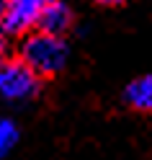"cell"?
Here are the masks:
<instances>
[{
  "label": "cell",
  "instance_id": "cell-4",
  "mask_svg": "<svg viewBox=\"0 0 152 160\" xmlns=\"http://www.w3.org/2000/svg\"><path fill=\"white\" fill-rule=\"evenodd\" d=\"M75 23H77V16H75L72 8H70L65 0H52V3L42 11V16H39L36 28H39V31L52 34V36L67 39L70 34H72Z\"/></svg>",
  "mask_w": 152,
  "mask_h": 160
},
{
  "label": "cell",
  "instance_id": "cell-2",
  "mask_svg": "<svg viewBox=\"0 0 152 160\" xmlns=\"http://www.w3.org/2000/svg\"><path fill=\"white\" fill-rule=\"evenodd\" d=\"M44 80L31 67H26L18 57H8L0 65V101L5 103H23L42 93Z\"/></svg>",
  "mask_w": 152,
  "mask_h": 160
},
{
  "label": "cell",
  "instance_id": "cell-6",
  "mask_svg": "<svg viewBox=\"0 0 152 160\" xmlns=\"http://www.w3.org/2000/svg\"><path fill=\"white\" fill-rule=\"evenodd\" d=\"M16 142H18V127L11 119H0V160L13 150Z\"/></svg>",
  "mask_w": 152,
  "mask_h": 160
},
{
  "label": "cell",
  "instance_id": "cell-3",
  "mask_svg": "<svg viewBox=\"0 0 152 160\" xmlns=\"http://www.w3.org/2000/svg\"><path fill=\"white\" fill-rule=\"evenodd\" d=\"M52 0H5L3 16H0V34L5 39H21L34 31L42 11Z\"/></svg>",
  "mask_w": 152,
  "mask_h": 160
},
{
  "label": "cell",
  "instance_id": "cell-5",
  "mask_svg": "<svg viewBox=\"0 0 152 160\" xmlns=\"http://www.w3.org/2000/svg\"><path fill=\"white\" fill-rule=\"evenodd\" d=\"M121 101H124V106L131 108V111L152 116V72L150 75H139V78L131 80L124 88V93H121Z\"/></svg>",
  "mask_w": 152,
  "mask_h": 160
},
{
  "label": "cell",
  "instance_id": "cell-7",
  "mask_svg": "<svg viewBox=\"0 0 152 160\" xmlns=\"http://www.w3.org/2000/svg\"><path fill=\"white\" fill-rule=\"evenodd\" d=\"M98 8H106V11H119V8L129 5V0H93Z\"/></svg>",
  "mask_w": 152,
  "mask_h": 160
},
{
  "label": "cell",
  "instance_id": "cell-1",
  "mask_svg": "<svg viewBox=\"0 0 152 160\" xmlns=\"http://www.w3.org/2000/svg\"><path fill=\"white\" fill-rule=\"evenodd\" d=\"M67 57L70 49L65 39L39 31V28L21 36V44H18V59L26 67H31L42 80H54L67 67Z\"/></svg>",
  "mask_w": 152,
  "mask_h": 160
},
{
  "label": "cell",
  "instance_id": "cell-8",
  "mask_svg": "<svg viewBox=\"0 0 152 160\" xmlns=\"http://www.w3.org/2000/svg\"><path fill=\"white\" fill-rule=\"evenodd\" d=\"M5 59H8V39L0 34V65H3Z\"/></svg>",
  "mask_w": 152,
  "mask_h": 160
}]
</instances>
